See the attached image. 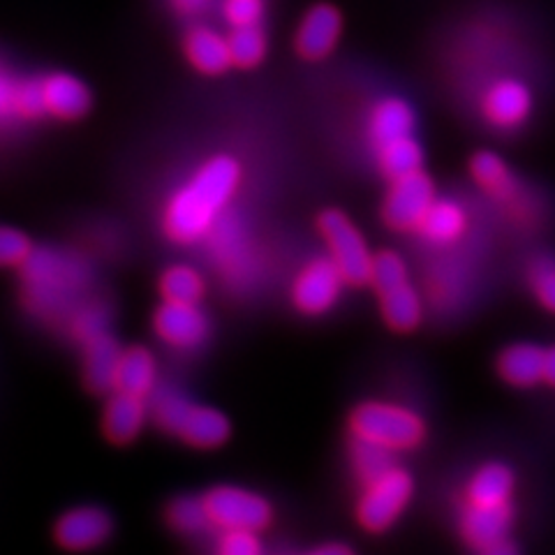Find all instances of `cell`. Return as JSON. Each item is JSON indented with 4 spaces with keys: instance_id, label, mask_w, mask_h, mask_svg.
Listing matches in <instances>:
<instances>
[{
    "instance_id": "1",
    "label": "cell",
    "mask_w": 555,
    "mask_h": 555,
    "mask_svg": "<svg viewBox=\"0 0 555 555\" xmlns=\"http://www.w3.org/2000/svg\"><path fill=\"white\" fill-rule=\"evenodd\" d=\"M243 183V167L230 153L206 158L185 183L167 197L160 228L177 246H195L208 238L220 218L228 214Z\"/></svg>"
},
{
    "instance_id": "2",
    "label": "cell",
    "mask_w": 555,
    "mask_h": 555,
    "mask_svg": "<svg viewBox=\"0 0 555 555\" xmlns=\"http://www.w3.org/2000/svg\"><path fill=\"white\" fill-rule=\"evenodd\" d=\"M22 271L26 281V297L40 312L65 308L73 297L89 285L86 264L49 248L35 250Z\"/></svg>"
},
{
    "instance_id": "3",
    "label": "cell",
    "mask_w": 555,
    "mask_h": 555,
    "mask_svg": "<svg viewBox=\"0 0 555 555\" xmlns=\"http://www.w3.org/2000/svg\"><path fill=\"white\" fill-rule=\"evenodd\" d=\"M151 414L163 430L197 449H216L224 444L232 430L230 420L222 412L190 403L177 391L155 393Z\"/></svg>"
},
{
    "instance_id": "4",
    "label": "cell",
    "mask_w": 555,
    "mask_h": 555,
    "mask_svg": "<svg viewBox=\"0 0 555 555\" xmlns=\"http://www.w3.org/2000/svg\"><path fill=\"white\" fill-rule=\"evenodd\" d=\"M318 232L345 283L352 287L371 285L375 255L352 218L340 208H324L318 216Z\"/></svg>"
},
{
    "instance_id": "5",
    "label": "cell",
    "mask_w": 555,
    "mask_h": 555,
    "mask_svg": "<svg viewBox=\"0 0 555 555\" xmlns=\"http://www.w3.org/2000/svg\"><path fill=\"white\" fill-rule=\"evenodd\" d=\"M350 428L354 440L387 447L391 451L412 449L424 440L422 416L391 403H363L352 412Z\"/></svg>"
},
{
    "instance_id": "6",
    "label": "cell",
    "mask_w": 555,
    "mask_h": 555,
    "mask_svg": "<svg viewBox=\"0 0 555 555\" xmlns=\"http://www.w3.org/2000/svg\"><path fill=\"white\" fill-rule=\"evenodd\" d=\"M436 199L438 190L426 173V169L408 173L403 179L389 181L387 195L379 206L382 222H385L389 230L401 234L416 232Z\"/></svg>"
},
{
    "instance_id": "7",
    "label": "cell",
    "mask_w": 555,
    "mask_h": 555,
    "mask_svg": "<svg viewBox=\"0 0 555 555\" xmlns=\"http://www.w3.org/2000/svg\"><path fill=\"white\" fill-rule=\"evenodd\" d=\"M412 495V477L403 467H393L369 483H363V493L357 505V518L363 530L385 532L403 514Z\"/></svg>"
},
{
    "instance_id": "8",
    "label": "cell",
    "mask_w": 555,
    "mask_h": 555,
    "mask_svg": "<svg viewBox=\"0 0 555 555\" xmlns=\"http://www.w3.org/2000/svg\"><path fill=\"white\" fill-rule=\"evenodd\" d=\"M204 502L211 526L220 528L222 532H259L273 518V509L267 498L248 489H238V486H216V489L204 495Z\"/></svg>"
},
{
    "instance_id": "9",
    "label": "cell",
    "mask_w": 555,
    "mask_h": 555,
    "mask_svg": "<svg viewBox=\"0 0 555 555\" xmlns=\"http://www.w3.org/2000/svg\"><path fill=\"white\" fill-rule=\"evenodd\" d=\"M345 285V278L332 257H315L306 262L294 278L292 304L301 315H324L336 306Z\"/></svg>"
},
{
    "instance_id": "10",
    "label": "cell",
    "mask_w": 555,
    "mask_h": 555,
    "mask_svg": "<svg viewBox=\"0 0 555 555\" xmlns=\"http://www.w3.org/2000/svg\"><path fill=\"white\" fill-rule=\"evenodd\" d=\"M534 107L530 86L516 77H498L479 98L481 118L495 130H516L526 124Z\"/></svg>"
},
{
    "instance_id": "11",
    "label": "cell",
    "mask_w": 555,
    "mask_h": 555,
    "mask_svg": "<svg viewBox=\"0 0 555 555\" xmlns=\"http://www.w3.org/2000/svg\"><path fill=\"white\" fill-rule=\"evenodd\" d=\"M343 12L332 3L310 5L294 33V51L308 61L320 63L334 54L343 38Z\"/></svg>"
},
{
    "instance_id": "12",
    "label": "cell",
    "mask_w": 555,
    "mask_h": 555,
    "mask_svg": "<svg viewBox=\"0 0 555 555\" xmlns=\"http://www.w3.org/2000/svg\"><path fill=\"white\" fill-rule=\"evenodd\" d=\"M114 520L102 507H75L65 512L54 528L61 548L69 553H83L102 546L112 537Z\"/></svg>"
},
{
    "instance_id": "13",
    "label": "cell",
    "mask_w": 555,
    "mask_h": 555,
    "mask_svg": "<svg viewBox=\"0 0 555 555\" xmlns=\"http://www.w3.org/2000/svg\"><path fill=\"white\" fill-rule=\"evenodd\" d=\"M153 328L160 340L177 347V350H193L208 336V318L199 304L163 301L153 315Z\"/></svg>"
},
{
    "instance_id": "14",
    "label": "cell",
    "mask_w": 555,
    "mask_h": 555,
    "mask_svg": "<svg viewBox=\"0 0 555 555\" xmlns=\"http://www.w3.org/2000/svg\"><path fill=\"white\" fill-rule=\"evenodd\" d=\"M183 56L188 65L202 77H222L232 69V54L228 35L208 24H193L183 35Z\"/></svg>"
},
{
    "instance_id": "15",
    "label": "cell",
    "mask_w": 555,
    "mask_h": 555,
    "mask_svg": "<svg viewBox=\"0 0 555 555\" xmlns=\"http://www.w3.org/2000/svg\"><path fill=\"white\" fill-rule=\"evenodd\" d=\"M40 89L44 100V112L49 118L73 120L83 118L93 107V93L77 75L49 73L40 77Z\"/></svg>"
},
{
    "instance_id": "16",
    "label": "cell",
    "mask_w": 555,
    "mask_h": 555,
    "mask_svg": "<svg viewBox=\"0 0 555 555\" xmlns=\"http://www.w3.org/2000/svg\"><path fill=\"white\" fill-rule=\"evenodd\" d=\"M512 524H514V505H500V507L465 505L461 514V534L467 544L481 553L486 548L505 542Z\"/></svg>"
},
{
    "instance_id": "17",
    "label": "cell",
    "mask_w": 555,
    "mask_h": 555,
    "mask_svg": "<svg viewBox=\"0 0 555 555\" xmlns=\"http://www.w3.org/2000/svg\"><path fill=\"white\" fill-rule=\"evenodd\" d=\"M0 114L5 124L24 120L33 124L47 116L40 89V77H12L10 69H3L0 77Z\"/></svg>"
},
{
    "instance_id": "18",
    "label": "cell",
    "mask_w": 555,
    "mask_h": 555,
    "mask_svg": "<svg viewBox=\"0 0 555 555\" xmlns=\"http://www.w3.org/2000/svg\"><path fill=\"white\" fill-rule=\"evenodd\" d=\"M414 128H416V116H414L412 104L398 95L379 98L369 112L366 134L373 149L393 142V139L410 137L414 134Z\"/></svg>"
},
{
    "instance_id": "19",
    "label": "cell",
    "mask_w": 555,
    "mask_h": 555,
    "mask_svg": "<svg viewBox=\"0 0 555 555\" xmlns=\"http://www.w3.org/2000/svg\"><path fill=\"white\" fill-rule=\"evenodd\" d=\"M467 171H470V179L489 199L498 204L516 202L518 181L505 158H500L498 153L477 151L467 163Z\"/></svg>"
},
{
    "instance_id": "20",
    "label": "cell",
    "mask_w": 555,
    "mask_h": 555,
    "mask_svg": "<svg viewBox=\"0 0 555 555\" xmlns=\"http://www.w3.org/2000/svg\"><path fill=\"white\" fill-rule=\"evenodd\" d=\"M146 422V403L142 396L114 391L102 416L104 438L112 444H130Z\"/></svg>"
},
{
    "instance_id": "21",
    "label": "cell",
    "mask_w": 555,
    "mask_h": 555,
    "mask_svg": "<svg viewBox=\"0 0 555 555\" xmlns=\"http://www.w3.org/2000/svg\"><path fill=\"white\" fill-rule=\"evenodd\" d=\"M465 232H467L465 208L456 199L438 197L428 208L426 218L422 220L420 230L414 234H420L428 246L447 248V246H454L456 241H461Z\"/></svg>"
},
{
    "instance_id": "22",
    "label": "cell",
    "mask_w": 555,
    "mask_h": 555,
    "mask_svg": "<svg viewBox=\"0 0 555 555\" xmlns=\"http://www.w3.org/2000/svg\"><path fill=\"white\" fill-rule=\"evenodd\" d=\"M120 345L107 332H100L93 338L86 340V357H83V379L91 391L104 393L116 389V371L120 361Z\"/></svg>"
},
{
    "instance_id": "23",
    "label": "cell",
    "mask_w": 555,
    "mask_h": 555,
    "mask_svg": "<svg viewBox=\"0 0 555 555\" xmlns=\"http://www.w3.org/2000/svg\"><path fill=\"white\" fill-rule=\"evenodd\" d=\"M514 473L505 463H486L473 475L465 491V505L475 507H500L512 505Z\"/></svg>"
},
{
    "instance_id": "24",
    "label": "cell",
    "mask_w": 555,
    "mask_h": 555,
    "mask_svg": "<svg viewBox=\"0 0 555 555\" xmlns=\"http://www.w3.org/2000/svg\"><path fill=\"white\" fill-rule=\"evenodd\" d=\"M544 347L532 343H516L509 345L507 350H502L498 359V373L507 385L528 389L534 387L537 382H544Z\"/></svg>"
},
{
    "instance_id": "25",
    "label": "cell",
    "mask_w": 555,
    "mask_h": 555,
    "mask_svg": "<svg viewBox=\"0 0 555 555\" xmlns=\"http://www.w3.org/2000/svg\"><path fill=\"white\" fill-rule=\"evenodd\" d=\"M379 310L385 318L387 326L398 334H410L422 322L424 306L420 299V292L412 287V283H401L387 292H379Z\"/></svg>"
},
{
    "instance_id": "26",
    "label": "cell",
    "mask_w": 555,
    "mask_h": 555,
    "mask_svg": "<svg viewBox=\"0 0 555 555\" xmlns=\"http://www.w3.org/2000/svg\"><path fill=\"white\" fill-rule=\"evenodd\" d=\"M373 151H375L377 171L382 173V177H385L387 183L424 169L426 155H424L422 144L414 139V134L393 139V142L382 144Z\"/></svg>"
},
{
    "instance_id": "27",
    "label": "cell",
    "mask_w": 555,
    "mask_h": 555,
    "mask_svg": "<svg viewBox=\"0 0 555 555\" xmlns=\"http://www.w3.org/2000/svg\"><path fill=\"white\" fill-rule=\"evenodd\" d=\"M155 387V359L146 347H130L124 350L116 371V389L146 398Z\"/></svg>"
},
{
    "instance_id": "28",
    "label": "cell",
    "mask_w": 555,
    "mask_h": 555,
    "mask_svg": "<svg viewBox=\"0 0 555 555\" xmlns=\"http://www.w3.org/2000/svg\"><path fill=\"white\" fill-rule=\"evenodd\" d=\"M160 297L163 301H173V304H199L206 283L202 273L190 267V264H171L163 271L160 275Z\"/></svg>"
},
{
    "instance_id": "29",
    "label": "cell",
    "mask_w": 555,
    "mask_h": 555,
    "mask_svg": "<svg viewBox=\"0 0 555 555\" xmlns=\"http://www.w3.org/2000/svg\"><path fill=\"white\" fill-rule=\"evenodd\" d=\"M228 42H230V54H232V65L236 69H255L264 63L269 54V40L267 33L259 26H243V28H230L228 33Z\"/></svg>"
},
{
    "instance_id": "30",
    "label": "cell",
    "mask_w": 555,
    "mask_h": 555,
    "mask_svg": "<svg viewBox=\"0 0 555 555\" xmlns=\"http://www.w3.org/2000/svg\"><path fill=\"white\" fill-rule=\"evenodd\" d=\"M350 454H352L354 475L359 477L361 483H369L382 475H387L396 467V456H393L396 451H391L387 447L354 440Z\"/></svg>"
},
{
    "instance_id": "31",
    "label": "cell",
    "mask_w": 555,
    "mask_h": 555,
    "mask_svg": "<svg viewBox=\"0 0 555 555\" xmlns=\"http://www.w3.org/2000/svg\"><path fill=\"white\" fill-rule=\"evenodd\" d=\"M167 524L181 534H197L206 526H211L204 498L185 495V498L173 500L167 507Z\"/></svg>"
},
{
    "instance_id": "32",
    "label": "cell",
    "mask_w": 555,
    "mask_h": 555,
    "mask_svg": "<svg viewBox=\"0 0 555 555\" xmlns=\"http://www.w3.org/2000/svg\"><path fill=\"white\" fill-rule=\"evenodd\" d=\"M528 285L540 306L555 315V257L537 255L528 264Z\"/></svg>"
},
{
    "instance_id": "33",
    "label": "cell",
    "mask_w": 555,
    "mask_h": 555,
    "mask_svg": "<svg viewBox=\"0 0 555 555\" xmlns=\"http://www.w3.org/2000/svg\"><path fill=\"white\" fill-rule=\"evenodd\" d=\"M410 281V273L405 267V259L398 255L396 250H379L375 253V262H373V289L379 292H387L396 285L408 283Z\"/></svg>"
},
{
    "instance_id": "34",
    "label": "cell",
    "mask_w": 555,
    "mask_h": 555,
    "mask_svg": "<svg viewBox=\"0 0 555 555\" xmlns=\"http://www.w3.org/2000/svg\"><path fill=\"white\" fill-rule=\"evenodd\" d=\"M35 248L28 234L14 228H3L0 232V262L10 269H24L33 257Z\"/></svg>"
},
{
    "instance_id": "35",
    "label": "cell",
    "mask_w": 555,
    "mask_h": 555,
    "mask_svg": "<svg viewBox=\"0 0 555 555\" xmlns=\"http://www.w3.org/2000/svg\"><path fill=\"white\" fill-rule=\"evenodd\" d=\"M220 14L230 28L259 26L264 16V0H222Z\"/></svg>"
},
{
    "instance_id": "36",
    "label": "cell",
    "mask_w": 555,
    "mask_h": 555,
    "mask_svg": "<svg viewBox=\"0 0 555 555\" xmlns=\"http://www.w3.org/2000/svg\"><path fill=\"white\" fill-rule=\"evenodd\" d=\"M218 555H262V544L257 540V532L230 530L222 534Z\"/></svg>"
},
{
    "instance_id": "37",
    "label": "cell",
    "mask_w": 555,
    "mask_h": 555,
    "mask_svg": "<svg viewBox=\"0 0 555 555\" xmlns=\"http://www.w3.org/2000/svg\"><path fill=\"white\" fill-rule=\"evenodd\" d=\"M214 3L216 0H167L169 10L188 22L199 20V16H204L208 10L214 8Z\"/></svg>"
},
{
    "instance_id": "38",
    "label": "cell",
    "mask_w": 555,
    "mask_h": 555,
    "mask_svg": "<svg viewBox=\"0 0 555 555\" xmlns=\"http://www.w3.org/2000/svg\"><path fill=\"white\" fill-rule=\"evenodd\" d=\"M308 555H354L345 544H322L315 551H310Z\"/></svg>"
},
{
    "instance_id": "39",
    "label": "cell",
    "mask_w": 555,
    "mask_h": 555,
    "mask_svg": "<svg viewBox=\"0 0 555 555\" xmlns=\"http://www.w3.org/2000/svg\"><path fill=\"white\" fill-rule=\"evenodd\" d=\"M544 382L551 387H555V347H548L546 350V361H544Z\"/></svg>"
},
{
    "instance_id": "40",
    "label": "cell",
    "mask_w": 555,
    "mask_h": 555,
    "mask_svg": "<svg viewBox=\"0 0 555 555\" xmlns=\"http://www.w3.org/2000/svg\"><path fill=\"white\" fill-rule=\"evenodd\" d=\"M481 555H518V551H516V546L509 540H505V542L498 544V546H491V548L481 551Z\"/></svg>"
}]
</instances>
